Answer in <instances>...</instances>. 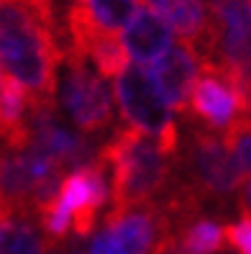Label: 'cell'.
I'll use <instances>...</instances> for the list:
<instances>
[{"label":"cell","mask_w":251,"mask_h":254,"mask_svg":"<svg viewBox=\"0 0 251 254\" xmlns=\"http://www.w3.org/2000/svg\"><path fill=\"white\" fill-rule=\"evenodd\" d=\"M0 64L31 98H56L62 64L56 10L34 0H0Z\"/></svg>","instance_id":"6da1fadb"},{"label":"cell","mask_w":251,"mask_h":254,"mask_svg":"<svg viewBox=\"0 0 251 254\" xmlns=\"http://www.w3.org/2000/svg\"><path fill=\"white\" fill-rule=\"evenodd\" d=\"M108 170L110 211L151 203L164 192L172 167L159 144L134 126H123L95 154Z\"/></svg>","instance_id":"7a4b0ae2"},{"label":"cell","mask_w":251,"mask_h":254,"mask_svg":"<svg viewBox=\"0 0 251 254\" xmlns=\"http://www.w3.org/2000/svg\"><path fill=\"white\" fill-rule=\"evenodd\" d=\"M169 234L174 229L161 205L156 200L141 203L110 211L87 254H156Z\"/></svg>","instance_id":"3957f363"},{"label":"cell","mask_w":251,"mask_h":254,"mask_svg":"<svg viewBox=\"0 0 251 254\" xmlns=\"http://www.w3.org/2000/svg\"><path fill=\"white\" fill-rule=\"evenodd\" d=\"M62 90L59 103L72 116L80 133L98 136L113 124V106H110V90L102 82V77L90 69L87 57L64 54L62 57Z\"/></svg>","instance_id":"277c9868"},{"label":"cell","mask_w":251,"mask_h":254,"mask_svg":"<svg viewBox=\"0 0 251 254\" xmlns=\"http://www.w3.org/2000/svg\"><path fill=\"white\" fill-rule=\"evenodd\" d=\"M198 67L200 74L190 87L185 111L193 113L198 126H205V131L223 133L236 118L249 116V100L239 95L220 64L200 62Z\"/></svg>","instance_id":"5b68a950"},{"label":"cell","mask_w":251,"mask_h":254,"mask_svg":"<svg viewBox=\"0 0 251 254\" xmlns=\"http://www.w3.org/2000/svg\"><path fill=\"white\" fill-rule=\"evenodd\" d=\"M115 95L126 124L149 136L159 139L174 124L151 72L141 64H126V69L115 77Z\"/></svg>","instance_id":"8992f818"},{"label":"cell","mask_w":251,"mask_h":254,"mask_svg":"<svg viewBox=\"0 0 251 254\" xmlns=\"http://www.w3.org/2000/svg\"><path fill=\"white\" fill-rule=\"evenodd\" d=\"M59 205L69 216V229L75 231V236L87 239L95 226L100 211L108 200V170L98 157L85 164V167L75 170L62 177L56 190Z\"/></svg>","instance_id":"52a82bcc"},{"label":"cell","mask_w":251,"mask_h":254,"mask_svg":"<svg viewBox=\"0 0 251 254\" xmlns=\"http://www.w3.org/2000/svg\"><path fill=\"white\" fill-rule=\"evenodd\" d=\"M198 57L187 47L185 41L172 44V47L156 59L151 77L164 98L167 108L172 111H185L187 108V95L198 77Z\"/></svg>","instance_id":"ba28073f"},{"label":"cell","mask_w":251,"mask_h":254,"mask_svg":"<svg viewBox=\"0 0 251 254\" xmlns=\"http://www.w3.org/2000/svg\"><path fill=\"white\" fill-rule=\"evenodd\" d=\"M123 47L139 64H149L172 47V28L151 8H136L123 31Z\"/></svg>","instance_id":"9c48e42d"},{"label":"cell","mask_w":251,"mask_h":254,"mask_svg":"<svg viewBox=\"0 0 251 254\" xmlns=\"http://www.w3.org/2000/svg\"><path fill=\"white\" fill-rule=\"evenodd\" d=\"M28 103L31 93L26 87L3 74L0 77V146L10 152H21L28 144Z\"/></svg>","instance_id":"30bf717a"},{"label":"cell","mask_w":251,"mask_h":254,"mask_svg":"<svg viewBox=\"0 0 251 254\" xmlns=\"http://www.w3.org/2000/svg\"><path fill=\"white\" fill-rule=\"evenodd\" d=\"M44 239L36 229V218L13 216L0 223V254H41Z\"/></svg>","instance_id":"8fae6325"},{"label":"cell","mask_w":251,"mask_h":254,"mask_svg":"<svg viewBox=\"0 0 251 254\" xmlns=\"http://www.w3.org/2000/svg\"><path fill=\"white\" fill-rule=\"evenodd\" d=\"M185 254H215L223 249V226L213 218H195L177 231Z\"/></svg>","instance_id":"7c38bea8"},{"label":"cell","mask_w":251,"mask_h":254,"mask_svg":"<svg viewBox=\"0 0 251 254\" xmlns=\"http://www.w3.org/2000/svg\"><path fill=\"white\" fill-rule=\"evenodd\" d=\"M85 57H90L102 77H118L128 64V52L118 34H100L85 47Z\"/></svg>","instance_id":"4fadbf2b"},{"label":"cell","mask_w":251,"mask_h":254,"mask_svg":"<svg viewBox=\"0 0 251 254\" xmlns=\"http://www.w3.org/2000/svg\"><path fill=\"white\" fill-rule=\"evenodd\" d=\"M223 244H228L236 254H251V221H249V211L239 213V221L223 226Z\"/></svg>","instance_id":"5bb4252c"},{"label":"cell","mask_w":251,"mask_h":254,"mask_svg":"<svg viewBox=\"0 0 251 254\" xmlns=\"http://www.w3.org/2000/svg\"><path fill=\"white\" fill-rule=\"evenodd\" d=\"M182 3H187V0H146V8H151L154 13H159V16L164 18L169 10H174L177 5H182Z\"/></svg>","instance_id":"9a60e30c"},{"label":"cell","mask_w":251,"mask_h":254,"mask_svg":"<svg viewBox=\"0 0 251 254\" xmlns=\"http://www.w3.org/2000/svg\"><path fill=\"white\" fill-rule=\"evenodd\" d=\"M0 77H3V69H0Z\"/></svg>","instance_id":"2e32d148"}]
</instances>
